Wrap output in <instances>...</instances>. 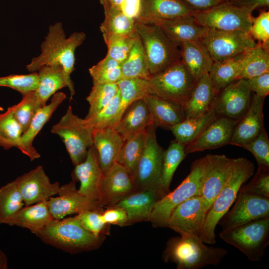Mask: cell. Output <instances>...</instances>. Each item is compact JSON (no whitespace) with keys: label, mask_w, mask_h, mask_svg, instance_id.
Masks as SVG:
<instances>
[{"label":"cell","mask_w":269,"mask_h":269,"mask_svg":"<svg viewBox=\"0 0 269 269\" xmlns=\"http://www.w3.org/2000/svg\"><path fill=\"white\" fill-rule=\"evenodd\" d=\"M83 32H74L66 37L61 22L50 25L44 40L41 44V53L33 57L26 65L30 72H36L44 66H60L62 67L69 89L70 97L75 94L74 85L71 75L75 69V52L86 39Z\"/></svg>","instance_id":"6da1fadb"},{"label":"cell","mask_w":269,"mask_h":269,"mask_svg":"<svg viewBox=\"0 0 269 269\" xmlns=\"http://www.w3.org/2000/svg\"><path fill=\"white\" fill-rule=\"evenodd\" d=\"M254 171V164L250 160L244 157L233 158L228 180L209 208L199 235L205 244L216 243L215 229L218 222L231 207L240 188Z\"/></svg>","instance_id":"7a4b0ae2"},{"label":"cell","mask_w":269,"mask_h":269,"mask_svg":"<svg viewBox=\"0 0 269 269\" xmlns=\"http://www.w3.org/2000/svg\"><path fill=\"white\" fill-rule=\"evenodd\" d=\"M206 244L197 234L172 238L168 242L164 260L174 263L178 269H199L219 265L228 251Z\"/></svg>","instance_id":"3957f363"},{"label":"cell","mask_w":269,"mask_h":269,"mask_svg":"<svg viewBox=\"0 0 269 269\" xmlns=\"http://www.w3.org/2000/svg\"><path fill=\"white\" fill-rule=\"evenodd\" d=\"M35 235L45 243L71 253L95 250L103 239L86 230L76 215L53 219Z\"/></svg>","instance_id":"277c9868"},{"label":"cell","mask_w":269,"mask_h":269,"mask_svg":"<svg viewBox=\"0 0 269 269\" xmlns=\"http://www.w3.org/2000/svg\"><path fill=\"white\" fill-rule=\"evenodd\" d=\"M211 154L194 160L186 178L173 191L169 192L156 203L150 220L155 228H165L174 209L187 199L201 195L204 175L208 168Z\"/></svg>","instance_id":"5b68a950"},{"label":"cell","mask_w":269,"mask_h":269,"mask_svg":"<svg viewBox=\"0 0 269 269\" xmlns=\"http://www.w3.org/2000/svg\"><path fill=\"white\" fill-rule=\"evenodd\" d=\"M135 26L151 75L159 73L181 60L179 47L170 40L159 25L135 21Z\"/></svg>","instance_id":"8992f818"},{"label":"cell","mask_w":269,"mask_h":269,"mask_svg":"<svg viewBox=\"0 0 269 269\" xmlns=\"http://www.w3.org/2000/svg\"><path fill=\"white\" fill-rule=\"evenodd\" d=\"M147 92L182 107L189 99L196 81L181 60L146 80Z\"/></svg>","instance_id":"52a82bcc"},{"label":"cell","mask_w":269,"mask_h":269,"mask_svg":"<svg viewBox=\"0 0 269 269\" xmlns=\"http://www.w3.org/2000/svg\"><path fill=\"white\" fill-rule=\"evenodd\" d=\"M93 130L85 119L74 115L69 106L51 132L60 136L75 166L85 159L88 148L93 145Z\"/></svg>","instance_id":"ba28073f"},{"label":"cell","mask_w":269,"mask_h":269,"mask_svg":"<svg viewBox=\"0 0 269 269\" xmlns=\"http://www.w3.org/2000/svg\"><path fill=\"white\" fill-rule=\"evenodd\" d=\"M219 237L238 249L250 261L259 262L269 244V217L236 228L222 230Z\"/></svg>","instance_id":"9c48e42d"},{"label":"cell","mask_w":269,"mask_h":269,"mask_svg":"<svg viewBox=\"0 0 269 269\" xmlns=\"http://www.w3.org/2000/svg\"><path fill=\"white\" fill-rule=\"evenodd\" d=\"M156 129L153 125L146 128L145 147L136 166L133 182L134 191L153 190L161 199L165 196L161 186L164 150L157 142Z\"/></svg>","instance_id":"30bf717a"},{"label":"cell","mask_w":269,"mask_h":269,"mask_svg":"<svg viewBox=\"0 0 269 269\" xmlns=\"http://www.w3.org/2000/svg\"><path fill=\"white\" fill-rule=\"evenodd\" d=\"M192 15L198 24L209 29L247 33H250L254 18L251 10L225 0L205 10L195 11Z\"/></svg>","instance_id":"8fae6325"},{"label":"cell","mask_w":269,"mask_h":269,"mask_svg":"<svg viewBox=\"0 0 269 269\" xmlns=\"http://www.w3.org/2000/svg\"><path fill=\"white\" fill-rule=\"evenodd\" d=\"M201 41L214 62L233 58L257 44L250 33L209 28Z\"/></svg>","instance_id":"7c38bea8"},{"label":"cell","mask_w":269,"mask_h":269,"mask_svg":"<svg viewBox=\"0 0 269 269\" xmlns=\"http://www.w3.org/2000/svg\"><path fill=\"white\" fill-rule=\"evenodd\" d=\"M251 91L247 79L234 81L216 93L211 109L218 117L238 121L250 106Z\"/></svg>","instance_id":"4fadbf2b"},{"label":"cell","mask_w":269,"mask_h":269,"mask_svg":"<svg viewBox=\"0 0 269 269\" xmlns=\"http://www.w3.org/2000/svg\"><path fill=\"white\" fill-rule=\"evenodd\" d=\"M233 204L218 222L223 230L269 217V198L239 192Z\"/></svg>","instance_id":"5bb4252c"},{"label":"cell","mask_w":269,"mask_h":269,"mask_svg":"<svg viewBox=\"0 0 269 269\" xmlns=\"http://www.w3.org/2000/svg\"><path fill=\"white\" fill-rule=\"evenodd\" d=\"M208 211L201 195H195L177 206L171 213L167 226L180 236L199 235Z\"/></svg>","instance_id":"9a60e30c"},{"label":"cell","mask_w":269,"mask_h":269,"mask_svg":"<svg viewBox=\"0 0 269 269\" xmlns=\"http://www.w3.org/2000/svg\"><path fill=\"white\" fill-rule=\"evenodd\" d=\"M25 206L47 200L57 195L60 184L52 183L39 165L15 179Z\"/></svg>","instance_id":"2e32d148"},{"label":"cell","mask_w":269,"mask_h":269,"mask_svg":"<svg viewBox=\"0 0 269 269\" xmlns=\"http://www.w3.org/2000/svg\"><path fill=\"white\" fill-rule=\"evenodd\" d=\"M57 195L47 200L49 210L54 219H61L88 210H102L97 204L78 192L74 181L60 186Z\"/></svg>","instance_id":"e0dca14e"},{"label":"cell","mask_w":269,"mask_h":269,"mask_svg":"<svg viewBox=\"0 0 269 269\" xmlns=\"http://www.w3.org/2000/svg\"><path fill=\"white\" fill-rule=\"evenodd\" d=\"M134 191L133 177L123 166L115 162L103 176L99 207L101 209L113 207Z\"/></svg>","instance_id":"ac0fdd59"},{"label":"cell","mask_w":269,"mask_h":269,"mask_svg":"<svg viewBox=\"0 0 269 269\" xmlns=\"http://www.w3.org/2000/svg\"><path fill=\"white\" fill-rule=\"evenodd\" d=\"M237 122L224 117L217 118L209 124L197 137L184 145L186 155L229 144Z\"/></svg>","instance_id":"d6986e66"},{"label":"cell","mask_w":269,"mask_h":269,"mask_svg":"<svg viewBox=\"0 0 269 269\" xmlns=\"http://www.w3.org/2000/svg\"><path fill=\"white\" fill-rule=\"evenodd\" d=\"M73 175L75 179L80 182L78 192L99 207V201L104 175L93 145L88 148L85 159L75 166Z\"/></svg>","instance_id":"ffe728a7"},{"label":"cell","mask_w":269,"mask_h":269,"mask_svg":"<svg viewBox=\"0 0 269 269\" xmlns=\"http://www.w3.org/2000/svg\"><path fill=\"white\" fill-rule=\"evenodd\" d=\"M264 100L254 94L247 111L235 126L229 144L243 147L261 133L264 128Z\"/></svg>","instance_id":"44dd1931"},{"label":"cell","mask_w":269,"mask_h":269,"mask_svg":"<svg viewBox=\"0 0 269 269\" xmlns=\"http://www.w3.org/2000/svg\"><path fill=\"white\" fill-rule=\"evenodd\" d=\"M194 11L181 0H141L136 21L156 24L163 20L192 14Z\"/></svg>","instance_id":"7402d4cb"},{"label":"cell","mask_w":269,"mask_h":269,"mask_svg":"<svg viewBox=\"0 0 269 269\" xmlns=\"http://www.w3.org/2000/svg\"><path fill=\"white\" fill-rule=\"evenodd\" d=\"M232 160L233 158L224 154H211L210 164L203 178L201 192L208 210L228 180Z\"/></svg>","instance_id":"603a6c76"},{"label":"cell","mask_w":269,"mask_h":269,"mask_svg":"<svg viewBox=\"0 0 269 269\" xmlns=\"http://www.w3.org/2000/svg\"><path fill=\"white\" fill-rule=\"evenodd\" d=\"M66 99V96L63 92H58L54 94L49 104L38 109L32 118L28 129L22 134L18 149L27 156L30 160L33 161L40 157V154L33 145L35 137Z\"/></svg>","instance_id":"cb8c5ba5"},{"label":"cell","mask_w":269,"mask_h":269,"mask_svg":"<svg viewBox=\"0 0 269 269\" xmlns=\"http://www.w3.org/2000/svg\"><path fill=\"white\" fill-rule=\"evenodd\" d=\"M93 146L99 166L104 175L116 162L124 140L111 127L93 131Z\"/></svg>","instance_id":"d4e9b609"},{"label":"cell","mask_w":269,"mask_h":269,"mask_svg":"<svg viewBox=\"0 0 269 269\" xmlns=\"http://www.w3.org/2000/svg\"><path fill=\"white\" fill-rule=\"evenodd\" d=\"M160 199L158 194L153 190L134 191L114 206L120 207L126 211L128 225H130L149 221L154 207Z\"/></svg>","instance_id":"484cf974"},{"label":"cell","mask_w":269,"mask_h":269,"mask_svg":"<svg viewBox=\"0 0 269 269\" xmlns=\"http://www.w3.org/2000/svg\"><path fill=\"white\" fill-rule=\"evenodd\" d=\"M143 99L149 110L152 124L156 128L170 130L186 119L183 108L179 104L148 93Z\"/></svg>","instance_id":"4316f807"},{"label":"cell","mask_w":269,"mask_h":269,"mask_svg":"<svg viewBox=\"0 0 269 269\" xmlns=\"http://www.w3.org/2000/svg\"><path fill=\"white\" fill-rule=\"evenodd\" d=\"M156 24L178 47L185 42L201 40L208 29L198 24L192 14L163 20Z\"/></svg>","instance_id":"83f0119b"},{"label":"cell","mask_w":269,"mask_h":269,"mask_svg":"<svg viewBox=\"0 0 269 269\" xmlns=\"http://www.w3.org/2000/svg\"><path fill=\"white\" fill-rule=\"evenodd\" d=\"M152 125L148 108L143 99L135 101L125 110L115 130L125 141Z\"/></svg>","instance_id":"f1b7e54d"},{"label":"cell","mask_w":269,"mask_h":269,"mask_svg":"<svg viewBox=\"0 0 269 269\" xmlns=\"http://www.w3.org/2000/svg\"><path fill=\"white\" fill-rule=\"evenodd\" d=\"M53 219L45 200L23 207L3 224L26 228L36 234Z\"/></svg>","instance_id":"f546056e"},{"label":"cell","mask_w":269,"mask_h":269,"mask_svg":"<svg viewBox=\"0 0 269 269\" xmlns=\"http://www.w3.org/2000/svg\"><path fill=\"white\" fill-rule=\"evenodd\" d=\"M179 47L181 60L196 82L209 73L214 61L201 40L184 42Z\"/></svg>","instance_id":"4dcf8cb0"},{"label":"cell","mask_w":269,"mask_h":269,"mask_svg":"<svg viewBox=\"0 0 269 269\" xmlns=\"http://www.w3.org/2000/svg\"><path fill=\"white\" fill-rule=\"evenodd\" d=\"M216 94L209 73L204 74L196 82L189 99L183 107L186 119L196 118L210 110Z\"/></svg>","instance_id":"1f68e13d"},{"label":"cell","mask_w":269,"mask_h":269,"mask_svg":"<svg viewBox=\"0 0 269 269\" xmlns=\"http://www.w3.org/2000/svg\"><path fill=\"white\" fill-rule=\"evenodd\" d=\"M250 49L233 58L213 62L209 75L216 93L238 80L248 60Z\"/></svg>","instance_id":"d6a6232c"},{"label":"cell","mask_w":269,"mask_h":269,"mask_svg":"<svg viewBox=\"0 0 269 269\" xmlns=\"http://www.w3.org/2000/svg\"><path fill=\"white\" fill-rule=\"evenodd\" d=\"M104 7L105 18L100 29L103 37L110 35L130 36L135 35V20L126 16L106 0L102 4Z\"/></svg>","instance_id":"836d02e7"},{"label":"cell","mask_w":269,"mask_h":269,"mask_svg":"<svg viewBox=\"0 0 269 269\" xmlns=\"http://www.w3.org/2000/svg\"><path fill=\"white\" fill-rule=\"evenodd\" d=\"M39 84L34 91L43 106L57 91L67 87L63 69L60 66H44L38 71Z\"/></svg>","instance_id":"e575fe53"},{"label":"cell","mask_w":269,"mask_h":269,"mask_svg":"<svg viewBox=\"0 0 269 269\" xmlns=\"http://www.w3.org/2000/svg\"><path fill=\"white\" fill-rule=\"evenodd\" d=\"M117 84L120 93L121 100L118 111L109 127L115 129L123 113L132 103L143 99L148 94L147 81L145 79H122Z\"/></svg>","instance_id":"d590c367"},{"label":"cell","mask_w":269,"mask_h":269,"mask_svg":"<svg viewBox=\"0 0 269 269\" xmlns=\"http://www.w3.org/2000/svg\"><path fill=\"white\" fill-rule=\"evenodd\" d=\"M146 139V128L125 140L117 156L116 162L123 166L133 179L144 151Z\"/></svg>","instance_id":"8d00e7d4"},{"label":"cell","mask_w":269,"mask_h":269,"mask_svg":"<svg viewBox=\"0 0 269 269\" xmlns=\"http://www.w3.org/2000/svg\"><path fill=\"white\" fill-rule=\"evenodd\" d=\"M218 118L212 109L194 118L185 119L170 130L175 140L184 145L197 137L212 121Z\"/></svg>","instance_id":"74e56055"},{"label":"cell","mask_w":269,"mask_h":269,"mask_svg":"<svg viewBox=\"0 0 269 269\" xmlns=\"http://www.w3.org/2000/svg\"><path fill=\"white\" fill-rule=\"evenodd\" d=\"M123 79H148L147 61L141 40L137 37L127 59L121 64Z\"/></svg>","instance_id":"f35d334b"},{"label":"cell","mask_w":269,"mask_h":269,"mask_svg":"<svg viewBox=\"0 0 269 269\" xmlns=\"http://www.w3.org/2000/svg\"><path fill=\"white\" fill-rule=\"evenodd\" d=\"M186 155L184 145L175 139L172 141L167 149L163 151L161 186L165 195L169 192L174 173Z\"/></svg>","instance_id":"ab89813d"},{"label":"cell","mask_w":269,"mask_h":269,"mask_svg":"<svg viewBox=\"0 0 269 269\" xmlns=\"http://www.w3.org/2000/svg\"><path fill=\"white\" fill-rule=\"evenodd\" d=\"M269 72V46L257 42L249 51L247 62L238 79H249Z\"/></svg>","instance_id":"60d3db41"},{"label":"cell","mask_w":269,"mask_h":269,"mask_svg":"<svg viewBox=\"0 0 269 269\" xmlns=\"http://www.w3.org/2000/svg\"><path fill=\"white\" fill-rule=\"evenodd\" d=\"M24 205L16 179L0 187V224H3Z\"/></svg>","instance_id":"b9f144b4"},{"label":"cell","mask_w":269,"mask_h":269,"mask_svg":"<svg viewBox=\"0 0 269 269\" xmlns=\"http://www.w3.org/2000/svg\"><path fill=\"white\" fill-rule=\"evenodd\" d=\"M23 131L15 119L11 107L0 114V147L5 149L18 148Z\"/></svg>","instance_id":"7bdbcfd3"},{"label":"cell","mask_w":269,"mask_h":269,"mask_svg":"<svg viewBox=\"0 0 269 269\" xmlns=\"http://www.w3.org/2000/svg\"><path fill=\"white\" fill-rule=\"evenodd\" d=\"M89 72L93 85L117 83L123 79L121 64L108 55L90 67Z\"/></svg>","instance_id":"ee69618b"},{"label":"cell","mask_w":269,"mask_h":269,"mask_svg":"<svg viewBox=\"0 0 269 269\" xmlns=\"http://www.w3.org/2000/svg\"><path fill=\"white\" fill-rule=\"evenodd\" d=\"M118 91L117 83L93 85L86 98L89 104V109L85 118H88L101 111L112 100Z\"/></svg>","instance_id":"f6af8a7d"},{"label":"cell","mask_w":269,"mask_h":269,"mask_svg":"<svg viewBox=\"0 0 269 269\" xmlns=\"http://www.w3.org/2000/svg\"><path fill=\"white\" fill-rule=\"evenodd\" d=\"M43 106L33 91L22 95L20 102L11 107L13 115L21 126L23 133L28 129L37 111Z\"/></svg>","instance_id":"bcb514c9"},{"label":"cell","mask_w":269,"mask_h":269,"mask_svg":"<svg viewBox=\"0 0 269 269\" xmlns=\"http://www.w3.org/2000/svg\"><path fill=\"white\" fill-rule=\"evenodd\" d=\"M137 37L110 35L103 37L108 48L107 55L122 64L128 57Z\"/></svg>","instance_id":"7dc6e473"},{"label":"cell","mask_w":269,"mask_h":269,"mask_svg":"<svg viewBox=\"0 0 269 269\" xmlns=\"http://www.w3.org/2000/svg\"><path fill=\"white\" fill-rule=\"evenodd\" d=\"M39 84V76L36 72L28 74H11L0 77V87L10 88L22 95L35 91Z\"/></svg>","instance_id":"c3c4849f"},{"label":"cell","mask_w":269,"mask_h":269,"mask_svg":"<svg viewBox=\"0 0 269 269\" xmlns=\"http://www.w3.org/2000/svg\"><path fill=\"white\" fill-rule=\"evenodd\" d=\"M239 192L269 198V167L258 166L252 179L243 184Z\"/></svg>","instance_id":"681fc988"},{"label":"cell","mask_w":269,"mask_h":269,"mask_svg":"<svg viewBox=\"0 0 269 269\" xmlns=\"http://www.w3.org/2000/svg\"><path fill=\"white\" fill-rule=\"evenodd\" d=\"M120 100L119 89L115 96L104 108L92 116L85 119L93 129H102L109 126L118 111Z\"/></svg>","instance_id":"f907efd6"},{"label":"cell","mask_w":269,"mask_h":269,"mask_svg":"<svg viewBox=\"0 0 269 269\" xmlns=\"http://www.w3.org/2000/svg\"><path fill=\"white\" fill-rule=\"evenodd\" d=\"M242 147L253 154L258 166L269 167V139L265 128L255 138Z\"/></svg>","instance_id":"816d5d0a"},{"label":"cell","mask_w":269,"mask_h":269,"mask_svg":"<svg viewBox=\"0 0 269 269\" xmlns=\"http://www.w3.org/2000/svg\"><path fill=\"white\" fill-rule=\"evenodd\" d=\"M102 210H88L77 214L82 226L96 237L102 236L106 224L102 218Z\"/></svg>","instance_id":"f5cc1de1"},{"label":"cell","mask_w":269,"mask_h":269,"mask_svg":"<svg viewBox=\"0 0 269 269\" xmlns=\"http://www.w3.org/2000/svg\"><path fill=\"white\" fill-rule=\"evenodd\" d=\"M250 34L255 40L269 46V12L263 10L254 17Z\"/></svg>","instance_id":"db71d44e"},{"label":"cell","mask_w":269,"mask_h":269,"mask_svg":"<svg viewBox=\"0 0 269 269\" xmlns=\"http://www.w3.org/2000/svg\"><path fill=\"white\" fill-rule=\"evenodd\" d=\"M102 218L106 224L124 226L128 225V218L126 211L122 208L113 206L109 207L102 213Z\"/></svg>","instance_id":"11a10c76"},{"label":"cell","mask_w":269,"mask_h":269,"mask_svg":"<svg viewBox=\"0 0 269 269\" xmlns=\"http://www.w3.org/2000/svg\"><path fill=\"white\" fill-rule=\"evenodd\" d=\"M251 91L265 98L269 94V72L247 79Z\"/></svg>","instance_id":"9f6ffc18"},{"label":"cell","mask_w":269,"mask_h":269,"mask_svg":"<svg viewBox=\"0 0 269 269\" xmlns=\"http://www.w3.org/2000/svg\"><path fill=\"white\" fill-rule=\"evenodd\" d=\"M141 0H124L121 10L128 17L135 21L140 12Z\"/></svg>","instance_id":"6f0895ef"},{"label":"cell","mask_w":269,"mask_h":269,"mask_svg":"<svg viewBox=\"0 0 269 269\" xmlns=\"http://www.w3.org/2000/svg\"><path fill=\"white\" fill-rule=\"evenodd\" d=\"M234 5L244 7L253 11L255 9L269 7V0H225Z\"/></svg>","instance_id":"680465c9"},{"label":"cell","mask_w":269,"mask_h":269,"mask_svg":"<svg viewBox=\"0 0 269 269\" xmlns=\"http://www.w3.org/2000/svg\"><path fill=\"white\" fill-rule=\"evenodd\" d=\"M194 11H201L212 7L225 0H181Z\"/></svg>","instance_id":"91938a15"},{"label":"cell","mask_w":269,"mask_h":269,"mask_svg":"<svg viewBox=\"0 0 269 269\" xmlns=\"http://www.w3.org/2000/svg\"><path fill=\"white\" fill-rule=\"evenodd\" d=\"M8 268V261L5 254L0 249V269Z\"/></svg>","instance_id":"94428289"},{"label":"cell","mask_w":269,"mask_h":269,"mask_svg":"<svg viewBox=\"0 0 269 269\" xmlns=\"http://www.w3.org/2000/svg\"><path fill=\"white\" fill-rule=\"evenodd\" d=\"M113 7L121 10L122 4L124 0H107Z\"/></svg>","instance_id":"6125c7cd"},{"label":"cell","mask_w":269,"mask_h":269,"mask_svg":"<svg viewBox=\"0 0 269 269\" xmlns=\"http://www.w3.org/2000/svg\"><path fill=\"white\" fill-rule=\"evenodd\" d=\"M106 0H100V1L101 4H102L104 2H105Z\"/></svg>","instance_id":"be15d7a7"}]
</instances>
